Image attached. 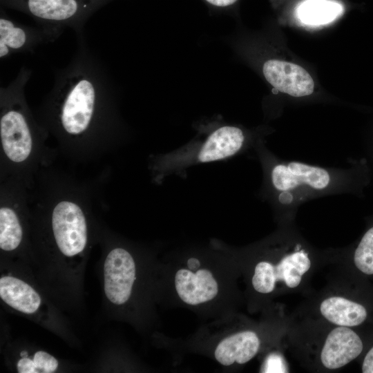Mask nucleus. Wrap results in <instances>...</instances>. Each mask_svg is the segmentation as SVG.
<instances>
[{
  "instance_id": "f257e3e1",
  "label": "nucleus",
  "mask_w": 373,
  "mask_h": 373,
  "mask_svg": "<svg viewBox=\"0 0 373 373\" xmlns=\"http://www.w3.org/2000/svg\"><path fill=\"white\" fill-rule=\"evenodd\" d=\"M70 62L54 70V83L44 102L46 122L61 135L80 137L109 128L117 85L107 64L77 39Z\"/></svg>"
},
{
  "instance_id": "f03ea898",
  "label": "nucleus",
  "mask_w": 373,
  "mask_h": 373,
  "mask_svg": "<svg viewBox=\"0 0 373 373\" xmlns=\"http://www.w3.org/2000/svg\"><path fill=\"white\" fill-rule=\"evenodd\" d=\"M352 172L350 169L276 160L269 169V178L276 204L285 211H293L308 200L349 191Z\"/></svg>"
},
{
  "instance_id": "7ed1b4c3",
  "label": "nucleus",
  "mask_w": 373,
  "mask_h": 373,
  "mask_svg": "<svg viewBox=\"0 0 373 373\" xmlns=\"http://www.w3.org/2000/svg\"><path fill=\"white\" fill-rule=\"evenodd\" d=\"M113 0H0L1 6L32 18L39 26L72 29L85 37L84 27L97 11Z\"/></svg>"
},
{
  "instance_id": "20e7f679",
  "label": "nucleus",
  "mask_w": 373,
  "mask_h": 373,
  "mask_svg": "<svg viewBox=\"0 0 373 373\" xmlns=\"http://www.w3.org/2000/svg\"><path fill=\"white\" fill-rule=\"evenodd\" d=\"M64 30L38 25L30 26L12 19L3 7L0 8V59L15 54L33 52L40 45L57 40Z\"/></svg>"
},
{
  "instance_id": "39448f33",
  "label": "nucleus",
  "mask_w": 373,
  "mask_h": 373,
  "mask_svg": "<svg viewBox=\"0 0 373 373\" xmlns=\"http://www.w3.org/2000/svg\"><path fill=\"white\" fill-rule=\"evenodd\" d=\"M52 228L59 251L67 257L82 253L87 242V226L82 209L75 203L63 200L52 213Z\"/></svg>"
},
{
  "instance_id": "423d86ee",
  "label": "nucleus",
  "mask_w": 373,
  "mask_h": 373,
  "mask_svg": "<svg viewBox=\"0 0 373 373\" xmlns=\"http://www.w3.org/2000/svg\"><path fill=\"white\" fill-rule=\"evenodd\" d=\"M135 280V264L131 254L123 248L112 249L104 264V291L115 305L129 299Z\"/></svg>"
},
{
  "instance_id": "0eeeda50",
  "label": "nucleus",
  "mask_w": 373,
  "mask_h": 373,
  "mask_svg": "<svg viewBox=\"0 0 373 373\" xmlns=\"http://www.w3.org/2000/svg\"><path fill=\"white\" fill-rule=\"evenodd\" d=\"M262 70L265 79L280 93L300 97L314 92L312 77L298 64L270 59L264 62Z\"/></svg>"
},
{
  "instance_id": "6e6552de",
  "label": "nucleus",
  "mask_w": 373,
  "mask_h": 373,
  "mask_svg": "<svg viewBox=\"0 0 373 373\" xmlns=\"http://www.w3.org/2000/svg\"><path fill=\"white\" fill-rule=\"evenodd\" d=\"M363 348V342L355 332L348 327L340 326L327 335L321 353V361L327 369H338L358 357Z\"/></svg>"
},
{
  "instance_id": "1a4fd4ad",
  "label": "nucleus",
  "mask_w": 373,
  "mask_h": 373,
  "mask_svg": "<svg viewBox=\"0 0 373 373\" xmlns=\"http://www.w3.org/2000/svg\"><path fill=\"white\" fill-rule=\"evenodd\" d=\"M175 285L181 300L192 305L211 300L218 292V283L207 269H198L195 273L180 269L175 274Z\"/></svg>"
},
{
  "instance_id": "9d476101",
  "label": "nucleus",
  "mask_w": 373,
  "mask_h": 373,
  "mask_svg": "<svg viewBox=\"0 0 373 373\" xmlns=\"http://www.w3.org/2000/svg\"><path fill=\"white\" fill-rule=\"evenodd\" d=\"M245 142L243 131L235 126L223 125L212 131L198 153V160L209 162L238 153Z\"/></svg>"
},
{
  "instance_id": "9b49d317",
  "label": "nucleus",
  "mask_w": 373,
  "mask_h": 373,
  "mask_svg": "<svg viewBox=\"0 0 373 373\" xmlns=\"http://www.w3.org/2000/svg\"><path fill=\"white\" fill-rule=\"evenodd\" d=\"M260 347V340L257 334L251 331L238 332L223 339L215 350L216 360L224 365H232L234 362L244 364L257 354Z\"/></svg>"
},
{
  "instance_id": "f8f14e48",
  "label": "nucleus",
  "mask_w": 373,
  "mask_h": 373,
  "mask_svg": "<svg viewBox=\"0 0 373 373\" xmlns=\"http://www.w3.org/2000/svg\"><path fill=\"white\" fill-rule=\"evenodd\" d=\"M0 297L14 309L27 314L36 312L41 303L40 296L30 285L9 276L0 278Z\"/></svg>"
},
{
  "instance_id": "ddd939ff",
  "label": "nucleus",
  "mask_w": 373,
  "mask_h": 373,
  "mask_svg": "<svg viewBox=\"0 0 373 373\" xmlns=\"http://www.w3.org/2000/svg\"><path fill=\"white\" fill-rule=\"evenodd\" d=\"M320 312L329 322L345 327L359 325L367 316L364 306L340 296L325 299L320 305Z\"/></svg>"
},
{
  "instance_id": "4468645a",
  "label": "nucleus",
  "mask_w": 373,
  "mask_h": 373,
  "mask_svg": "<svg viewBox=\"0 0 373 373\" xmlns=\"http://www.w3.org/2000/svg\"><path fill=\"white\" fill-rule=\"evenodd\" d=\"M310 266L309 254L303 248L301 244L296 243L293 251L284 256L276 266L274 265L276 283L282 281L289 288L296 287Z\"/></svg>"
},
{
  "instance_id": "2eb2a0df",
  "label": "nucleus",
  "mask_w": 373,
  "mask_h": 373,
  "mask_svg": "<svg viewBox=\"0 0 373 373\" xmlns=\"http://www.w3.org/2000/svg\"><path fill=\"white\" fill-rule=\"evenodd\" d=\"M343 6L330 0H305L297 8L298 19L308 26H321L329 23L339 17Z\"/></svg>"
},
{
  "instance_id": "dca6fc26",
  "label": "nucleus",
  "mask_w": 373,
  "mask_h": 373,
  "mask_svg": "<svg viewBox=\"0 0 373 373\" xmlns=\"http://www.w3.org/2000/svg\"><path fill=\"white\" fill-rule=\"evenodd\" d=\"M23 238V231L15 211L10 207L0 209V248L6 251L17 249Z\"/></svg>"
},
{
  "instance_id": "f3484780",
  "label": "nucleus",
  "mask_w": 373,
  "mask_h": 373,
  "mask_svg": "<svg viewBox=\"0 0 373 373\" xmlns=\"http://www.w3.org/2000/svg\"><path fill=\"white\" fill-rule=\"evenodd\" d=\"M57 360L49 353L37 351L32 358L22 357L17 362L19 373H52L58 367Z\"/></svg>"
},
{
  "instance_id": "a211bd4d",
  "label": "nucleus",
  "mask_w": 373,
  "mask_h": 373,
  "mask_svg": "<svg viewBox=\"0 0 373 373\" xmlns=\"http://www.w3.org/2000/svg\"><path fill=\"white\" fill-rule=\"evenodd\" d=\"M354 262L362 273L373 274V227L365 232L356 248Z\"/></svg>"
},
{
  "instance_id": "6ab92c4d",
  "label": "nucleus",
  "mask_w": 373,
  "mask_h": 373,
  "mask_svg": "<svg viewBox=\"0 0 373 373\" xmlns=\"http://www.w3.org/2000/svg\"><path fill=\"white\" fill-rule=\"evenodd\" d=\"M273 267L271 263L267 261H261L256 265L252 278V285L258 292L268 294L274 289L276 280Z\"/></svg>"
},
{
  "instance_id": "aec40b11",
  "label": "nucleus",
  "mask_w": 373,
  "mask_h": 373,
  "mask_svg": "<svg viewBox=\"0 0 373 373\" xmlns=\"http://www.w3.org/2000/svg\"><path fill=\"white\" fill-rule=\"evenodd\" d=\"M264 372H287L283 358L278 354H271L267 358L262 369Z\"/></svg>"
},
{
  "instance_id": "412c9836",
  "label": "nucleus",
  "mask_w": 373,
  "mask_h": 373,
  "mask_svg": "<svg viewBox=\"0 0 373 373\" xmlns=\"http://www.w3.org/2000/svg\"><path fill=\"white\" fill-rule=\"evenodd\" d=\"M363 373H373V347L369 350L364 358L362 365Z\"/></svg>"
},
{
  "instance_id": "4be33fe9",
  "label": "nucleus",
  "mask_w": 373,
  "mask_h": 373,
  "mask_svg": "<svg viewBox=\"0 0 373 373\" xmlns=\"http://www.w3.org/2000/svg\"><path fill=\"white\" fill-rule=\"evenodd\" d=\"M209 3L218 6V7H225L230 6L235 3L237 0H206Z\"/></svg>"
},
{
  "instance_id": "5701e85b",
  "label": "nucleus",
  "mask_w": 373,
  "mask_h": 373,
  "mask_svg": "<svg viewBox=\"0 0 373 373\" xmlns=\"http://www.w3.org/2000/svg\"><path fill=\"white\" fill-rule=\"evenodd\" d=\"M200 266V261L194 258H189L187 261V267L191 271H196Z\"/></svg>"
}]
</instances>
